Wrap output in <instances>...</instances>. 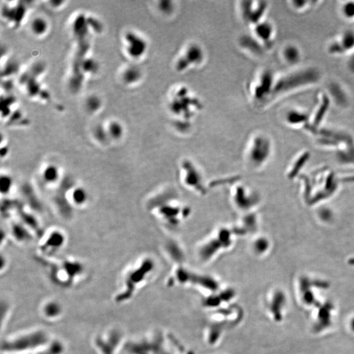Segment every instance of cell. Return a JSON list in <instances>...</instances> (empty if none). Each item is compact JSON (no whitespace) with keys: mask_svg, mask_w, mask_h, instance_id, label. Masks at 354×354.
<instances>
[{"mask_svg":"<svg viewBox=\"0 0 354 354\" xmlns=\"http://www.w3.org/2000/svg\"><path fill=\"white\" fill-rule=\"evenodd\" d=\"M349 264L354 266V258H351L349 261Z\"/></svg>","mask_w":354,"mask_h":354,"instance_id":"obj_30","label":"cell"},{"mask_svg":"<svg viewBox=\"0 0 354 354\" xmlns=\"http://www.w3.org/2000/svg\"><path fill=\"white\" fill-rule=\"evenodd\" d=\"M169 99V112L172 116L178 118L179 121L181 119L190 121L201 109V101L185 86L175 88Z\"/></svg>","mask_w":354,"mask_h":354,"instance_id":"obj_3","label":"cell"},{"mask_svg":"<svg viewBox=\"0 0 354 354\" xmlns=\"http://www.w3.org/2000/svg\"><path fill=\"white\" fill-rule=\"evenodd\" d=\"M47 331L32 329L9 335L2 340V354H25L43 348L52 341Z\"/></svg>","mask_w":354,"mask_h":354,"instance_id":"obj_1","label":"cell"},{"mask_svg":"<svg viewBox=\"0 0 354 354\" xmlns=\"http://www.w3.org/2000/svg\"><path fill=\"white\" fill-rule=\"evenodd\" d=\"M73 200L75 203L79 204V205L85 203L87 200V194H86L85 190L81 189V188L75 190L73 193Z\"/></svg>","mask_w":354,"mask_h":354,"instance_id":"obj_24","label":"cell"},{"mask_svg":"<svg viewBox=\"0 0 354 354\" xmlns=\"http://www.w3.org/2000/svg\"><path fill=\"white\" fill-rule=\"evenodd\" d=\"M204 52L197 44L190 45L184 51L176 63V69L178 72H185L196 67L203 62Z\"/></svg>","mask_w":354,"mask_h":354,"instance_id":"obj_6","label":"cell"},{"mask_svg":"<svg viewBox=\"0 0 354 354\" xmlns=\"http://www.w3.org/2000/svg\"><path fill=\"white\" fill-rule=\"evenodd\" d=\"M65 346L62 341L53 339L47 346L25 354H65Z\"/></svg>","mask_w":354,"mask_h":354,"instance_id":"obj_16","label":"cell"},{"mask_svg":"<svg viewBox=\"0 0 354 354\" xmlns=\"http://www.w3.org/2000/svg\"><path fill=\"white\" fill-rule=\"evenodd\" d=\"M311 3H312V2L292 1L290 2V6L294 11H302L309 8Z\"/></svg>","mask_w":354,"mask_h":354,"instance_id":"obj_26","label":"cell"},{"mask_svg":"<svg viewBox=\"0 0 354 354\" xmlns=\"http://www.w3.org/2000/svg\"><path fill=\"white\" fill-rule=\"evenodd\" d=\"M328 51L333 56H342L352 53L354 51V31L346 29L342 32L337 38L330 42Z\"/></svg>","mask_w":354,"mask_h":354,"instance_id":"obj_7","label":"cell"},{"mask_svg":"<svg viewBox=\"0 0 354 354\" xmlns=\"http://www.w3.org/2000/svg\"><path fill=\"white\" fill-rule=\"evenodd\" d=\"M340 12L342 17L347 21L354 20V1L344 2L340 7Z\"/></svg>","mask_w":354,"mask_h":354,"instance_id":"obj_20","label":"cell"},{"mask_svg":"<svg viewBox=\"0 0 354 354\" xmlns=\"http://www.w3.org/2000/svg\"><path fill=\"white\" fill-rule=\"evenodd\" d=\"M321 78V72L315 67H302L290 70L282 76H276L273 98L315 85Z\"/></svg>","mask_w":354,"mask_h":354,"instance_id":"obj_2","label":"cell"},{"mask_svg":"<svg viewBox=\"0 0 354 354\" xmlns=\"http://www.w3.org/2000/svg\"><path fill=\"white\" fill-rule=\"evenodd\" d=\"M95 137L99 141L103 142L106 140L108 135V131L102 126H99L95 128L94 131Z\"/></svg>","mask_w":354,"mask_h":354,"instance_id":"obj_27","label":"cell"},{"mask_svg":"<svg viewBox=\"0 0 354 354\" xmlns=\"http://www.w3.org/2000/svg\"><path fill=\"white\" fill-rule=\"evenodd\" d=\"M102 105L101 100L97 95L88 97L85 101V107L88 112L94 113L98 111Z\"/></svg>","mask_w":354,"mask_h":354,"instance_id":"obj_22","label":"cell"},{"mask_svg":"<svg viewBox=\"0 0 354 354\" xmlns=\"http://www.w3.org/2000/svg\"><path fill=\"white\" fill-rule=\"evenodd\" d=\"M256 40L265 47H271L274 44V38L275 36V28L273 24L269 20H263L262 21L255 24L254 28Z\"/></svg>","mask_w":354,"mask_h":354,"instance_id":"obj_10","label":"cell"},{"mask_svg":"<svg viewBox=\"0 0 354 354\" xmlns=\"http://www.w3.org/2000/svg\"><path fill=\"white\" fill-rule=\"evenodd\" d=\"M108 135L113 139H119L124 133V129L119 122L113 121L108 125L107 129Z\"/></svg>","mask_w":354,"mask_h":354,"instance_id":"obj_21","label":"cell"},{"mask_svg":"<svg viewBox=\"0 0 354 354\" xmlns=\"http://www.w3.org/2000/svg\"><path fill=\"white\" fill-rule=\"evenodd\" d=\"M83 272V268L79 263L65 261L62 264L51 268L49 277L54 285L62 289H69L78 282Z\"/></svg>","mask_w":354,"mask_h":354,"instance_id":"obj_5","label":"cell"},{"mask_svg":"<svg viewBox=\"0 0 354 354\" xmlns=\"http://www.w3.org/2000/svg\"><path fill=\"white\" fill-rule=\"evenodd\" d=\"M347 69L350 73L354 74V51L349 54L346 63Z\"/></svg>","mask_w":354,"mask_h":354,"instance_id":"obj_29","label":"cell"},{"mask_svg":"<svg viewBox=\"0 0 354 354\" xmlns=\"http://www.w3.org/2000/svg\"><path fill=\"white\" fill-rule=\"evenodd\" d=\"M41 314L49 321H56L63 314V308L60 303L54 300L45 301L41 306Z\"/></svg>","mask_w":354,"mask_h":354,"instance_id":"obj_13","label":"cell"},{"mask_svg":"<svg viewBox=\"0 0 354 354\" xmlns=\"http://www.w3.org/2000/svg\"><path fill=\"white\" fill-rule=\"evenodd\" d=\"M48 28L47 20L42 17H36L31 23L32 32L36 36L44 35Z\"/></svg>","mask_w":354,"mask_h":354,"instance_id":"obj_18","label":"cell"},{"mask_svg":"<svg viewBox=\"0 0 354 354\" xmlns=\"http://www.w3.org/2000/svg\"><path fill=\"white\" fill-rule=\"evenodd\" d=\"M87 22L88 26H91L95 31L97 32L101 31L102 25L100 23L99 20L94 19V18H88V19H87Z\"/></svg>","mask_w":354,"mask_h":354,"instance_id":"obj_28","label":"cell"},{"mask_svg":"<svg viewBox=\"0 0 354 354\" xmlns=\"http://www.w3.org/2000/svg\"><path fill=\"white\" fill-rule=\"evenodd\" d=\"M285 120L289 126L294 128L302 127L306 129L310 126V116L305 111L299 109H290L286 113Z\"/></svg>","mask_w":354,"mask_h":354,"instance_id":"obj_12","label":"cell"},{"mask_svg":"<svg viewBox=\"0 0 354 354\" xmlns=\"http://www.w3.org/2000/svg\"><path fill=\"white\" fill-rule=\"evenodd\" d=\"M351 328L354 331V319L352 320V321L351 322Z\"/></svg>","mask_w":354,"mask_h":354,"instance_id":"obj_31","label":"cell"},{"mask_svg":"<svg viewBox=\"0 0 354 354\" xmlns=\"http://www.w3.org/2000/svg\"><path fill=\"white\" fill-rule=\"evenodd\" d=\"M93 342L97 354H119L126 342L124 331L119 326L108 327L97 333Z\"/></svg>","mask_w":354,"mask_h":354,"instance_id":"obj_4","label":"cell"},{"mask_svg":"<svg viewBox=\"0 0 354 354\" xmlns=\"http://www.w3.org/2000/svg\"><path fill=\"white\" fill-rule=\"evenodd\" d=\"M285 304V295L281 292H277L272 307V312H274L276 319L280 320L281 319V309Z\"/></svg>","mask_w":354,"mask_h":354,"instance_id":"obj_19","label":"cell"},{"mask_svg":"<svg viewBox=\"0 0 354 354\" xmlns=\"http://www.w3.org/2000/svg\"><path fill=\"white\" fill-rule=\"evenodd\" d=\"M142 74L137 67H131L125 70L123 74L124 82L128 85L137 83L141 78Z\"/></svg>","mask_w":354,"mask_h":354,"instance_id":"obj_17","label":"cell"},{"mask_svg":"<svg viewBox=\"0 0 354 354\" xmlns=\"http://www.w3.org/2000/svg\"><path fill=\"white\" fill-rule=\"evenodd\" d=\"M97 69V63L92 59H84L83 63H81V70H83L85 73L94 72Z\"/></svg>","mask_w":354,"mask_h":354,"instance_id":"obj_25","label":"cell"},{"mask_svg":"<svg viewBox=\"0 0 354 354\" xmlns=\"http://www.w3.org/2000/svg\"><path fill=\"white\" fill-rule=\"evenodd\" d=\"M125 41L126 43L127 53L131 58H140L146 53L148 43L142 36L130 32L125 36Z\"/></svg>","mask_w":354,"mask_h":354,"instance_id":"obj_9","label":"cell"},{"mask_svg":"<svg viewBox=\"0 0 354 354\" xmlns=\"http://www.w3.org/2000/svg\"><path fill=\"white\" fill-rule=\"evenodd\" d=\"M57 169L53 166L47 167L44 172V179L47 182H54L57 179Z\"/></svg>","mask_w":354,"mask_h":354,"instance_id":"obj_23","label":"cell"},{"mask_svg":"<svg viewBox=\"0 0 354 354\" xmlns=\"http://www.w3.org/2000/svg\"><path fill=\"white\" fill-rule=\"evenodd\" d=\"M281 57L285 64L290 67L298 66L303 58L300 47L293 43H288L281 50Z\"/></svg>","mask_w":354,"mask_h":354,"instance_id":"obj_11","label":"cell"},{"mask_svg":"<svg viewBox=\"0 0 354 354\" xmlns=\"http://www.w3.org/2000/svg\"><path fill=\"white\" fill-rule=\"evenodd\" d=\"M333 310V305L331 303H326L320 307L318 313V319L317 323L314 326L315 332H320L324 329L328 328L331 323V311Z\"/></svg>","mask_w":354,"mask_h":354,"instance_id":"obj_14","label":"cell"},{"mask_svg":"<svg viewBox=\"0 0 354 354\" xmlns=\"http://www.w3.org/2000/svg\"><path fill=\"white\" fill-rule=\"evenodd\" d=\"M276 76L271 70H266L260 76L258 85L255 87L254 97L259 103H267L270 99H273L274 85Z\"/></svg>","mask_w":354,"mask_h":354,"instance_id":"obj_8","label":"cell"},{"mask_svg":"<svg viewBox=\"0 0 354 354\" xmlns=\"http://www.w3.org/2000/svg\"><path fill=\"white\" fill-rule=\"evenodd\" d=\"M329 96L331 101L334 102L340 107H346L348 103V95L341 86L338 83H333L329 87Z\"/></svg>","mask_w":354,"mask_h":354,"instance_id":"obj_15","label":"cell"}]
</instances>
